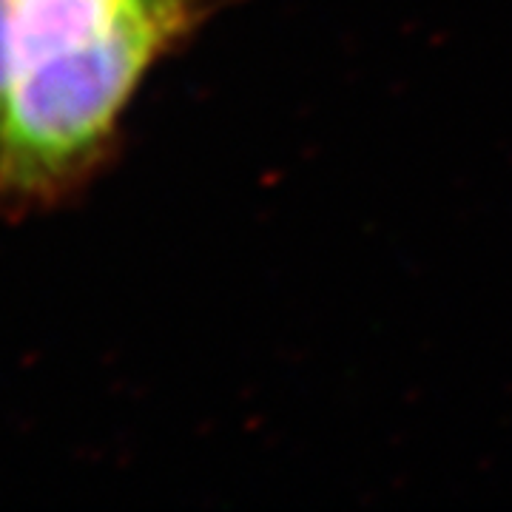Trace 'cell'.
<instances>
[{
    "instance_id": "cell-1",
    "label": "cell",
    "mask_w": 512,
    "mask_h": 512,
    "mask_svg": "<svg viewBox=\"0 0 512 512\" xmlns=\"http://www.w3.org/2000/svg\"><path fill=\"white\" fill-rule=\"evenodd\" d=\"M222 3L0 0V222L83 197L143 83Z\"/></svg>"
}]
</instances>
